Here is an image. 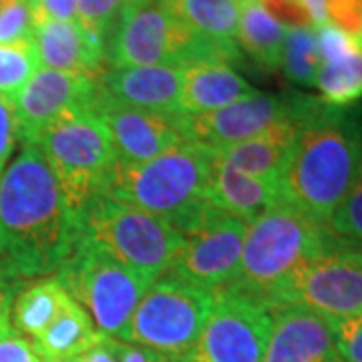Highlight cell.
I'll list each match as a JSON object with an SVG mask.
<instances>
[{"mask_svg":"<svg viewBox=\"0 0 362 362\" xmlns=\"http://www.w3.org/2000/svg\"><path fill=\"white\" fill-rule=\"evenodd\" d=\"M78 220L35 143L0 177V268L13 278L57 272L73 254Z\"/></svg>","mask_w":362,"mask_h":362,"instance_id":"obj_1","label":"cell"},{"mask_svg":"<svg viewBox=\"0 0 362 362\" xmlns=\"http://www.w3.org/2000/svg\"><path fill=\"white\" fill-rule=\"evenodd\" d=\"M361 163V111L304 95L296 141L280 181L282 199L328 226Z\"/></svg>","mask_w":362,"mask_h":362,"instance_id":"obj_2","label":"cell"},{"mask_svg":"<svg viewBox=\"0 0 362 362\" xmlns=\"http://www.w3.org/2000/svg\"><path fill=\"white\" fill-rule=\"evenodd\" d=\"M338 244L342 240L330 226L282 202L247 223L240 272L228 288L270 306L272 296L294 272Z\"/></svg>","mask_w":362,"mask_h":362,"instance_id":"obj_3","label":"cell"},{"mask_svg":"<svg viewBox=\"0 0 362 362\" xmlns=\"http://www.w3.org/2000/svg\"><path fill=\"white\" fill-rule=\"evenodd\" d=\"M216 149L185 141L163 156L127 163L115 159L101 194L168 220L171 226L207 204Z\"/></svg>","mask_w":362,"mask_h":362,"instance_id":"obj_4","label":"cell"},{"mask_svg":"<svg viewBox=\"0 0 362 362\" xmlns=\"http://www.w3.org/2000/svg\"><path fill=\"white\" fill-rule=\"evenodd\" d=\"M238 59V47H221L199 37L169 0H151L123 13L105 45L109 66H187L206 61L230 65Z\"/></svg>","mask_w":362,"mask_h":362,"instance_id":"obj_5","label":"cell"},{"mask_svg":"<svg viewBox=\"0 0 362 362\" xmlns=\"http://www.w3.org/2000/svg\"><path fill=\"white\" fill-rule=\"evenodd\" d=\"M77 242L101 250L149 282H156L168 272L181 235L168 220L99 194L81 214Z\"/></svg>","mask_w":362,"mask_h":362,"instance_id":"obj_6","label":"cell"},{"mask_svg":"<svg viewBox=\"0 0 362 362\" xmlns=\"http://www.w3.org/2000/svg\"><path fill=\"white\" fill-rule=\"evenodd\" d=\"M47 159L71 211L81 220L89 202L103 192L115 163L109 131L95 109H81L54 121L35 141Z\"/></svg>","mask_w":362,"mask_h":362,"instance_id":"obj_7","label":"cell"},{"mask_svg":"<svg viewBox=\"0 0 362 362\" xmlns=\"http://www.w3.org/2000/svg\"><path fill=\"white\" fill-rule=\"evenodd\" d=\"M57 278L87 310L97 330L117 340H123L133 312L153 284L85 242H77L73 254L57 270Z\"/></svg>","mask_w":362,"mask_h":362,"instance_id":"obj_8","label":"cell"},{"mask_svg":"<svg viewBox=\"0 0 362 362\" xmlns=\"http://www.w3.org/2000/svg\"><path fill=\"white\" fill-rule=\"evenodd\" d=\"M216 294L163 274L143 294L121 342L153 349L180 361L202 334Z\"/></svg>","mask_w":362,"mask_h":362,"instance_id":"obj_9","label":"cell"},{"mask_svg":"<svg viewBox=\"0 0 362 362\" xmlns=\"http://www.w3.org/2000/svg\"><path fill=\"white\" fill-rule=\"evenodd\" d=\"M173 228L180 232L181 244L168 276L214 294L233 284L240 272L246 221L204 204Z\"/></svg>","mask_w":362,"mask_h":362,"instance_id":"obj_10","label":"cell"},{"mask_svg":"<svg viewBox=\"0 0 362 362\" xmlns=\"http://www.w3.org/2000/svg\"><path fill=\"white\" fill-rule=\"evenodd\" d=\"M296 304L324 316L342 320L362 314V250L338 244L294 272L270 306Z\"/></svg>","mask_w":362,"mask_h":362,"instance_id":"obj_11","label":"cell"},{"mask_svg":"<svg viewBox=\"0 0 362 362\" xmlns=\"http://www.w3.org/2000/svg\"><path fill=\"white\" fill-rule=\"evenodd\" d=\"M272 330L270 306L256 296L226 288L192 350L180 362H264Z\"/></svg>","mask_w":362,"mask_h":362,"instance_id":"obj_12","label":"cell"},{"mask_svg":"<svg viewBox=\"0 0 362 362\" xmlns=\"http://www.w3.org/2000/svg\"><path fill=\"white\" fill-rule=\"evenodd\" d=\"M99 78L83 73H63L39 66L14 97L16 137L35 143L54 121L81 109H95Z\"/></svg>","mask_w":362,"mask_h":362,"instance_id":"obj_13","label":"cell"},{"mask_svg":"<svg viewBox=\"0 0 362 362\" xmlns=\"http://www.w3.org/2000/svg\"><path fill=\"white\" fill-rule=\"evenodd\" d=\"M95 111L101 117L119 161L143 163L187 141L185 113H156L105 103L97 95Z\"/></svg>","mask_w":362,"mask_h":362,"instance_id":"obj_14","label":"cell"},{"mask_svg":"<svg viewBox=\"0 0 362 362\" xmlns=\"http://www.w3.org/2000/svg\"><path fill=\"white\" fill-rule=\"evenodd\" d=\"M294 109L296 95L278 97L256 90L246 99H240L216 111L185 115V135L187 141L202 143L216 151H223L268 129L272 123L292 115Z\"/></svg>","mask_w":362,"mask_h":362,"instance_id":"obj_15","label":"cell"},{"mask_svg":"<svg viewBox=\"0 0 362 362\" xmlns=\"http://www.w3.org/2000/svg\"><path fill=\"white\" fill-rule=\"evenodd\" d=\"M272 330L264 362H342L330 322L296 304L270 306Z\"/></svg>","mask_w":362,"mask_h":362,"instance_id":"obj_16","label":"cell"},{"mask_svg":"<svg viewBox=\"0 0 362 362\" xmlns=\"http://www.w3.org/2000/svg\"><path fill=\"white\" fill-rule=\"evenodd\" d=\"M181 83V66H109L99 77V99L143 111L180 113Z\"/></svg>","mask_w":362,"mask_h":362,"instance_id":"obj_17","label":"cell"},{"mask_svg":"<svg viewBox=\"0 0 362 362\" xmlns=\"http://www.w3.org/2000/svg\"><path fill=\"white\" fill-rule=\"evenodd\" d=\"M302 99L304 95H296V109L292 115L272 123L268 129H264L246 141L218 151L221 161H226L228 165H232L233 169L246 173L250 177L280 185L286 163L296 141Z\"/></svg>","mask_w":362,"mask_h":362,"instance_id":"obj_18","label":"cell"},{"mask_svg":"<svg viewBox=\"0 0 362 362\" xmlns=\"http://www.w3.org/2000/svg\"><path fill=\"white\" fill-rule=\"evenodd\" d=\"M33 42L39 65L63 73L103 75L105 42L87 35L77 21H47L35 26Z\"/></svg>","mask_w":362,"mask_h":362,"instance_id":"obj_19","label":"cell"},{"mask_svg":"<svg viewBox=\"0 0 362 362\" xmlns=\"http://www.w3.org/2000/svg\"><path fill=\"white\" fill-rule=\"evenodd\" d=\"M282 189L278 183L256 180L246 173L233 169L226 161H221L216 151V159L209 171L207 183V204L218 207L242 221H254L259 214L270 207L282 204Z\"/></svg>","mask_w":362,"mask_h":362,"instance_id":"obj_20","label":"cell"},{"mask_svg":"<svg viewBox=\"0 0 362 362\" xmlns=\"http://www.w3.org/2000/svg\"><path fill=\"white\" fill-rule=\"evenodd\" d=\"M181 69L183 83L180 111L185 115L216 111L256 93L246 78L240 77L228 63L206 61Z\"/></svg>","mask_w":362,"mask_h":362,"instance_id":"obj_21","label":"cell"},{"mask_svg":"<svg viewBox=\"0 0 362 362\" xmlns=\"http://www.w3.org/2000/svg\"><path fill=\"white\" fill-rule=\"evenodd\" d=\"M101 338L83 306L71 298L57 320L35 340V349L47 362H71Z\"/></svg>","mask_w":362,"mask_h":362,"instance_id":"obj_22","label":"cell"},{"mask_svg":"<svg viewBox=\"0 0 362 362\" xmlns=\"http://www.w3.org/2000/svg\"><path fill=\"white\" fill-rule=\"evenodd\" d=\"M69 300L71 294L57 276L35 280L14 296L11 312L13 328L28 340H35L57 320Z\"/></svg>","mask_w":362,"mask_h":362,"instance_id":"obj_23","label":"cell"},{"mask_svg":"<svg viewBox=\"0 0 362 362\" xmlns=\"http://www.w3.org/2000/svg\"><path fill=\"white\" fill-rule=\"evenodd\" d=\"M286 35L288 28L272 18L258 0H246L240 4L235 40L262 69L274 71L280 66Z\"/></svg>","mask_w":362,"mask_h":362,"instance_id":"obj_24","label":"cell"},{"mask_svg":"<svg viewBox=\"0 0 362 362\" xmlns=\"http://www.w3.org/2000/svg\"><path fill=\"white\" fill-rule=\"evenodd\" d=\"M169 4L199 37L221 47H238V0H169Z\"/></svg>","mask_w":362,"mask_h":362,"instance_id":"obj_25","label":"cell"},{"mask_svg":"<svg viewBox=\"0 0 362 362\" xmlns=\"http://www.w3.org/2000/svg\"><path fill=\"white\" fill-rule=\"evenodd\" d=\"M316 87L324 103L349 107L362 99V45L354 51L322 61Z\"/></svg>","mask_w":362,"mask_h":362,"instance_id":"obj_26","label":"cell"},{"mask_svg":"<svg viewBox=\"0 0 362 362\" xmlns=\"http://www.w3.org/2000/svg\"><path fill=\"white\" fill-rule=\"evenodd\" d=\"M322 65L318 37L312 28L288 30L282 49V63L286 77L300 87H316L318 71Z\"/></svg>","mask_w":362,"mask_h":362,"instance_id":"obj_27","label":"cell"},{"mask_svg":"<svg viewBox=\"0 0 362 362\" xmlns=\"http://www.w3.org/2000/svg\"><path fill=\"white\" fill-rule=\"evenodd\" d=\"M39 57L33 39L18 42H0V97L13 99L26 81L39 69Z\"/></svg>","mask_w":362,"mask_h":362,"instance_id":"obj_28","label":"cell"},{"mask_svg":"<svg viewBox=\"0 0 362 362\" xmlns=\"http://www.w3.org/2000/svg\"><path fill=\"white\" fill-rule=\"evenodd\" d=\"M129 6L131 0H77V23L87 35L107 45Z\"/></svg>","mask_w":362,"mask_h":362,"instance_id":"obj_29","label":"cell"},{"mask_svg":"<svg viewBox=\"0 0 362 362\" xmlns=\"http://www.w3.org/2000/svg\"><path fill=\"white\" fill-rule=\"evenodd\" d=\"M328 226L342 242L362 246V163L350 192L330 218Z\"/></svg>","mask_w":362,"mask_h":362,"instance_id":"obj_30","label":"cell"},{"mask_svg":"<svg viewBox=\"0 0 362 362\" xmlns=\"http://www.w3.org/2000/svg\"><path fill=\"white\" fill-rule=\"evenodd\" d=\"M35 21L26 0H11L0 11V42H18L33 39Z\"/></svg>","mask_w":362,"mask_h":362,"instance_id":"obj_31","label":"cell"},{"mask_svg":"<svg viewBox=\"0 0 362 362\" xmlns=\"http://www.w3.org/2000/svg\"><path fill=\"white\" fill-rule=\"evenodd\" d=\"M330 328L342 362H362V314L332 320Z\"/></svg>","mask_w":362,"mask_h":362,"instance_id":"obj_32","label":"cell"},{"mask_svg":"<svg viewBox=\"0 0 362 362\" xmlns=\"http://www.w3.org/2000/svg\"><path fill=\"white\" fill-rule=\"evenodd\" d=\"M328 23L350 37L362 35V0H326Z\"/></svg>","mask_w":362,"mask_h":362,"instance_id":"obj_33","label":"cell"},{"mask_svg":"<svg viewBox=\"0 0 362 362\" xmlns=\"http://www.w3.org/2000/svg\"><path fill=\"white\" fill-rule=\"evenodd\" d=\"M272 18H276L288 30L292 28H310V16L298 0H258Z\"/></svg>","mask_w":362,"mask_h":362,"instance_id":"obj_34","label":"cell"},{"mask_svg":"<svg viewBox=\"0 0 362 362\" xmlns=\"http://www.w3.org/2000/svg\"><path fill=\"white\" fill-rule=\"evenodd\" d=\"M16 115L14 101L8 97H0V177L8 165L16 147Z\"/></svg>","mask_w":362,"mask_h":362,"instance_id":"obj_35","label":"cell"},{"mask_svg":"<svg viewBox=\"0 0 362 362\" xmlns=\"http://www.w3.org/2000/svg\"><path fill=\"white\" fill-rule=\"evenodd\" d=\"M35 26L47 21H77V0H26Z\"/></svg>","mask_w":362,"mask_h":362,"instance_id":"obj_36","label":"cell"},{"mask_svg":"<svg viewBox=\"0 0 362 362\" xmlns=\"http://www.w3.org/2000/svg\"><path fill=\"white\" fill-rule=\"evenodd\" d=\"M0 362H47L35 344L16 330L0 338Z\"/></svg>","mask_w":362,"mask_h":362,"instance_id":"obj_37","label":"cell"},{"mask_svg":"<svg viewBox=\"0 0 362 362\" xmlns=\"http://www.w3.org/2000/svg\"><path fill=\"white\" fill-rule=\"evenodd\" d=\"M14 296H16V278L0 268V338L14 330L11 322Z\"/></svg>","mask_w":362,"mask_h":362,"instance_id":"obj_38","label":"cell"},{"mask_svg":"<svg viewBox=\"0 0 362 362\" xmlns=\"http://www.w3.org/2000/svg\"><path fill=\"white\" fill-rule=\"evenodd\" d=\"M71 362H119V340L101 334L90 349Z\"/></svg>","mask_w":362,"mask_h":362,"instance_id":"obj_39","label":"cell"},{"mask_svg":"<svg viewBox=\"0 0 362 362\" xmlns=\"http://www.w3.org/2000/svg\"><path fill=\"white\" fill-rule=\"evenodd\" d=\"M119 362H180L173 356H168L163 352H157L153 349H145L129 342L119 340Z\"/></svg>","mask_w":362,"mask_h":362,"instance_id":"obj_40","label":"cell"},{"mask_svg":"<svg viewBox=\"0 0 362 362\" xmlns=\"http://www.w3.org/2000/svg\"><path fill=\"white\" fill-rule=\"evenodd\" d=\"M304 11L310 16V23L316 26L328 25V13H326V0H298Z\"/></svg>","mask_w":362,"mask_h":362,"instance_id":"obj_41","label":"cell"},{"mask_svg":"<svg viewBox=\"0 0 362 362\" xmlns=\"http://www.w3.org/2000/svg\"><path fill=\"white\" fill-rule=\"evenodd\" d=\"M147 2H151V0H131V8H137V6H143V4H147Z\"/></svg>","mask_w":362,"mask_h":362,"instance_id":"obj_42","label":"cell"},{"mask_svg":"<svg viewBox=\"0 0 362 362\" xmlns=\"http://www.w3.org/2000/svg\"><path fill=\"white\" fill-rule=\"evenodd\" d=\"M8 2H11V0H0V11H2V8H4V6L8 4Z\"/></svg>","mask_w":362,"mask_h":362,"instance_id":"obj_43","label":"cell"},{"mask_svg":"<svg viewBox=\"0 0 362 362\" xmlns=\"http://www.w3.org/2000/svg\"><path fill=\"white\" fill-rule=\"evenodd\" d=\"M238 2H240V4H242V2H246V0H238Z\"/></svg>","mask_w":362,"mask_h":362,"instance_id":"obj_44","label":"cell"},{"mask_svg":"<svg viewBox=\"0 0 362 362\" xmlns=\"http://www.w3.org/2000/svg\"><path fill=\"white\" fill-rule=\"evenodd\" d=\"M0 254H2V244H0Z\"/></svg>","mask_w":362,"mask_h":362,"instance_id":"obj_45","label":"cell"},{"mask_svg":"<svg viewBox=\"0 0 362 362\" xmlns=\"http://www.w3.org/2000/svg\"><path fill=\"white\" fill-rule=\"evenodd\" d=\"M358 40H361V45H362V35H361V39H358Z\"/></svg>","mask_w":362,"mask_h":362,"instance_id":"obj_46","label":"cell"}]
</instances>
